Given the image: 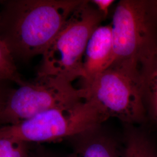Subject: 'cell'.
I'll list each match as a JSON object with an SVG mask.
<instances>
[{
    "label": "cell",
    "instance_id": "cell-10",
    "mask_svg": "<svg viewBox=\"0 0 157 157\" xmlns=\"http://www.w3.org/2000/svg\"><path fill=\"white\" fill-rule=\"evenodd\" d=\"M143 94L147 112L157 127V59L144 79Z\"/></svg>",
    "mask_w": 157,
    "mask_h": 157
},
{
    "label": "cell",
    "instance_id": "cell-1",
    "mask_svg": "<svg viewBox=\"0 0 157 157\" xmlns=\"http://www.w3.org/2000/svg\"><path fill=\"white\" fill-rule=\"evenodd\" d=\"M83 0L9 1L1 15L0 39L13 56L43 55Z\"/></svg>",
    "mask_w": 157,
    "mask_h": 157
},
{
    "label": "cell",
    "instance_id": "cell-4",
    "mask_svg": "<svg viewBox=\"0 0 157 157\" xmlns=\"http://www.w3.org/2000/svg\"><path fill=\"white\" fill-rule=\"evenodd\" d=\"M108 119L94 102L83 100L47 110L17 124L0 126V138L33 144L68 140Z\"/></svg>",
    "mask_w": 157,
    "mask_h": 157
},
{
    "label": "cell",
    "instance_id": "cell-14",
    "mask_svg": "<svg viewBox=\"0 0 157 157\" xmlns=\"http://www.w3.org/2000/svg\"><path fill=\"white\" fill-rule=\"evenodd\" d=\"M30 157H61L55 153L47 150L45 148L39 146L33 147Z\"/></svg>",
    "mask_w": 157,
    "mask_h": 157
},
{
    "label": "cell",
    "instance_id": "cell-7",
    "mask_svg": "<svg viewBox=\"0 0 157 157\" xmlns=\"http://www.w3.org/2000/svg\"><path fill=\"white\" fill-rule=\"evenodd\" d=\"M101 125L69 139L72 151L67 157H124V143L121 146Z\"/></svg>",
    "mask_w": 157,
    "mask_h": 157
},
{
    "label": "cell",
    "instance_id": "cell-11",
    "mask_svg": "<svg viewBox=\"0 0 157 157\" xmlns=\"http://www.w3.org/2000/svg\"><path fill=\"white\" fill-rule=\"evenodd\" d=\"M0 80L11 81L21 85L24 82L17 71L13 56L6 43L0 39Z\"/></svg>",
    "mask_w": 157,
    "mask_h": 157
},
{
    "label": "cell",
    "instance_id": "cell-15",
    "mask_svg": "<svg viewBox=\"0 0 157 157\" xmlns=\"http://www.w3.org/2000/svg\"><path fill=\"white\" fill-rule=\"evenodd\" d=\"M4 81L0 80V111L4 105L8 93L11 91L8 90L4 84Z\"/></svg>",
    "mask_w": 157,
    "mask_h": 157
},
{
    "label": "cell",
    "instance_id": "cell-16",
    "mask_svg": "<svg viewBox=\"0 0 157 157\" xmlns=\"http://www.w3.org/2000/svg\"><path fill=\"white\" fill-rule=\"evenodd\" d=\"M154 2H155V5L157 10V0H154Z\"/></svg>",
    "mask_w": 157,
    "mask_h": 157
},
{
    "label": "cell",
    "instance_id": "cell-5",
    "mask_svg": "<svg viewBox=\"0 0 157 157\" xmlns=\"http://www.w3.org/2000/svg\"><path fill=\"white\" fill-rule=\"evenodd\" d=\"M80 90L82 98L94 102L108 119L133 125L146 121L143 84L122 70L110 67L84 82Z\"/></svg>",
    "mask_w": 157,
    "mask_h": 157
},
{
    "label": "cell",
    "instance_id": "cell-3",
    "mask_svg": "<svg viewBox=\"0 0 157 157\" xmlns=\"http://www.w3.org/2000/svg\"><path fill=\"white\" fill-rule=\"evenodd\" d=\"M104 19L83 0L42 55L37 76H51L70 83L83 78L84 52L90 36Z\"/></svg>",
    "mask_w": 157,
    "mask_h": 157
},
{
    "label": "cell",
    "instance_id": "cell-2",
    "mask_svg": "<svg viewBox=\"0 0 157 157\" xmlns=\"http://www.w3.org/2000/svg\"><path fill=\"white\" fill-rule=\"evenodd\" d=\"M113 58L110 67L144 78L157 59L154 0H121L112 17Z\"/></svg>",
    "mask_w": 157,
    "mask_h": 157
},
{
    "label": "cell",
    "instance_id": "cell-13",
    "mask_svg": "<svg viewBox=\"0 0 157 157\" xmlns=\"http://www.w3.org/2000/svg\"><path fill=\"white\" fill-rule=\"evenodd\" d=\"M90 1L104 19L107 17L111 6L115 2L114 0H92Z\"/></svg>",
    "mask_w": 157,
    "mask_h": 157
},
{
    "label": "cell",
    "instance_id": "cell-17",
    "mask_svg": "<svg viewBox=\"0 0 157 157\" xmlns=\"http://www.w3.org/2000/svg\"><path fill=\"white\" fill-rule=\"evenodd\" d=\"M1 15H0V21H1Z\"/></svg>",
    "mask_w": 157,
    "mask_h": 157
},
{
    "label": "cell",
    "instance_id": "cell-9",
    "mask_svg": "<svg viewBox=\"0 0 157 157\" xmlns=\"http://www.w3.org/2000/svg\"><path fill=\"white\" fill-rule=\"evenodd\" d=\"M124 157H157V147L150 135L133 124H124Z\"/></svg>",
    "mask_w": 157,
    "mask_h": 157
},
{
    "label": "cell",
    "instance_id": "cell-8",
    "mask_svg": "<svg viewBox=\"0 0 157 157\" xmlns=\"http://www.w3.org/2000/svg\"><path fill=\"white\" fill-rule=\"evenodd\" d=\"M113 58L112 28L100 25L88 40L83 58L84 82H89L109 67Z\"/></svg>",
    "mask_w": 157,
    "mask_h": 157
},
{
    "label": "cell",
    "instance_id": "cell-12",
    "mask_svg": "<svg viewBox=\"0 0 157 157\" xmlns=\"http://www.w3.org/2000/svg\"><path fill=\"white\" fill-rule=\"evenodd\" d=\"M33 144L0 138V157H30Z\"/></svg>",
    "mask_w": 157,
    "mask_h": 157
},
{
    "label": "cell",
    "instance_id": "cell-6",
    "mask_svg": "<svg viewBox=\"0 0 157 157\" xmlns=\"http://www.w3.org/2000/svg\"><path fill=\"white\" fill-rule=\"evenodd\" d=\"M80 90L63 78L37 76L11 90L0 111V126L14 125L56 107L83 100Z\"/></svg>",
    "mask_w": 157,
    "mask_h": 157
}]
</instances>
